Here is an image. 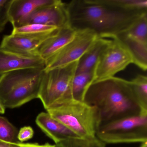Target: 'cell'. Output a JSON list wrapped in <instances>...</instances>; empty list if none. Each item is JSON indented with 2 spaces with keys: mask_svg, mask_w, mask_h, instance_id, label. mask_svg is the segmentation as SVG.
I'll list each match as a JSON object with an SVG mask.
<instances>
[{
  "mask_svg": "<svg viewBox=\"0 0 147 147\" xmlns=\"http://www.w3.org/2000/svg\"><path fill=\"white\" fill-rule=\"evenodd\" d=\"M103 1L123 11L147 12V0H103Z\"/></svg>",
  "mask_w": 147,
  "mask_h": 147,
  "instance_id": "19",
  "label": "cell"
},
{
  "mask_svg": "<svg viewBox=\"0 0 147 147\" xmlns=\"http://www.w3.org/2000/svg\"><path fill=\"white\" fill-rule=\"evenodd\" d=\"M76 33L69 25L60 28L42 45L38 55L46 62L72 41Z\"/></svg>",
  "mask_w": 147,
  "mask_h": 147,
  "instance_id": "15",
  "label": "cell"
},
{
  "mask_svg": "<svg viewBox=\"0 0 147 147\" xmlns=\"http://www.w3.org/2000/svg\"><path fill=\"white\" fill-rule=\"evenodd\" d=\"M44 68L23 69L0 77V102L5 108L19 107L38 93Z\"/></svg>",
  "mask_w": 147,
  "mask_h": 147,
  "instance_id": "3",
  "label": "cell"
},
{
  "mask_svg": "<svg viewBox=\"0 0 147 147\" xmlns=\"http://www.w3.org/2000/svg\"><path fill=\"white\" fill-rule=\"evenodd\" d=\"M17 128L5 117L0 116V140L13 143H20Z\"/></svg>",
  "mask_w": 147,
  "mask_h": 147,
  "instance_id": "22",
  "label": "cell"
},
{
  "mask_svg": "<svg viewBox=\"0 0 147 147\" xmlns=\"http://www.w3.org/2000/svg\"><path fill=\"white\" fill-rule=\"evenodd\" d=\"M133 94L141 107L147 111V77L138 75L130 81Z\"/></svg>",
  "mask_w": 147,
  "mask_h": 147,
  "instance_id": "18",
  "label": "cell"
},
{
  "mask_svg": "<svg viewBox=\"0 0 147 147\" xmlns=\"http://www.w3.org/2000/svg\"><path fill=\"white\" fill-rule=\"evenodd\" d=\"M111 38L117 40L128 51L133 63L144 71L147 69V20L142 18L127 30Z\"/></svg>",
  "mask_w": 147,
  "mask_h": 147,
  "instance_id": "7",
  "label": "cell"
},
{
  "mask_svg": "<svg viewBox=\"0 0 147 147\" xmlns=\"http://www.w3.org/2000/svg\"><path fill=\"white\" fill-rule=\"evenodd\" d=\"M57 30L50 34L44 35H19L11 33L4 37L0 47L22 55L39 56L38 50L42 45Z\"/></svg>",
  "mask_w": 147,
  "mask_h": 147,
  "instance_id": "10",
  "label": "cell"
},
{
  "mask_svg": "<svg viewBox=\"0 0 147 147\" xmlns=\"http://www.w3.org/2000/svg\"><path fill=\"white\" fill-rule=\"evenodd\" d=\"M112 39L95 66L94 82L113 77L129 64L133 63L128 51L117 40Z\"/></svg>",
  "mask_w": 147,
  "mask_h": 147,
  "instance_id": "8",
  "label": "cell"
},
{
  "mask_svg": "<svg viewBox=\"0 0 147 147\" xmlns=\"http://www.w3.org/2000/svg\"><path fill=\"white\" fill-rule=\"evenodd\" d=\"M5 111V108L3 106L1 102H0V114H4Z\"/></svg>",
  "mask_w": 147,
  "mask_h": 147,
  "instance_id": "27",
  "label": "cell"
},
{
  "mask_svg": "<svg viewBox=\"0 0 147 147\" xmlns=\"http://www.w3.org/2000/svg\"><path fill=\"white\" fill-rule=\"evenodd\" d=\"M54 145V147H105V144L97 137L92 139L70 138Z\"/></svg>",
  "mask_w": 147,
  "mask_h": 147,
  "instance_id": "21",
  "label": "cell"
},
{
  "mask_svg": "<svg viewBox=\"0 0 147 147\" xmlns=\"http://www.w3.org/2000/svg\"><path fill=\"white\" fill-rule=\"evenodd\" d=\"M95 68L75 74L71 84V96L73 99L83 101L87 89L94 81Z\"/></svg>",
  "mask_w": 147,
  "mask_h": 147,
  "instance_id": "17",
  "label": "cell"
},
{
  "mask_svg": "<svg viewBox=\"0 0 147 147\" xmlns=\"http://www.w3.org/2000/svg\"><path fill=\"white\" fill-rule=\"evenodd\" d=\"M46 111L79 137L86 139L96 137L100 119L94 107L71 98L57 103Z\"/></svg>",
  "mask_w": 147,
  "mask_h": 147,
  "instance_id": "4",
  "label": "cell"
},
{
  "mask_svg": "<svg viewBox=\"0 0 147 147\" xmlns=\"http://www.w3.org/2000/svg\"><path fill=\"white\" fill-rule=\"evenodd\" d=\"M96 136L105 144L147 141V112L101 125Z\"/></svg>",
  "mask_w": 147,
  "mask_h": 147,
  "instance_id": "6",
  "label": "cell"
},
{
  "mask_svg": "<svg viewBox=\"0 0 147 147\" xmlns=\"http://www.w3.org/2000/svg\"><path fill=\"white\" fill-rule=\"evenodd\" d=\"M111 41L107 38H98L78 61L76 74L94 68L100 55Z\"/></svg>",
  "mask_w": 147,
  "mask_h": 147,
  "instance_id": "16",
  "label": "cell"
},
{
  "mask_svg": "<svg viewBox=\"0 0 147 147\" xmlns=\"http://www.w3.org/2000/svg\"><path fill=\"white\" fill-rule=\"evenodd\" d=\"M78 61L63 67L44 69L38 98L45 110L63 100L72 98L71 84Z\"/></svg>",
  "mask_w": 147,
  "mask_h": 147,
  "instance_id": "5",
  "label": "cell"
},
{
  "mask_svg": "<svg viewBox=\"0 0 147 147\" xmlns=\"http://www.w3.org/2000/svg\"><path fill=\"white\" fill-rule=\"evenodd\" d=\"M34 135V131L30 126H24L20 129L18 133V138L20 142L28 141L32 138Z\"/></svg>",
  "mask_w": 147,
  "mask_h": 147,
  "instance_id": "24",
  "label": "cell"
},
{
  "mask_svg": "<svg viewBox=\"0 0 147 147\" xmlns=\"http://www.w3.org/2000/svg\"><path fill=\"white\" fill-rule=\"evenodd\" d=\"M83 101L97 109L100 126L147 112L138 103L130 81L115 76L93 82L87 89Z\"/></svg>",
  "mask_w": 147,
  "mask_h": 147,
  "instance_id": "2",
  "label": "cell"
},
{
  "mask_svg": "<svg viewBox=\"0 0 147 147\" xmlns=\"http://www.w3.org/2000/svg\"><path fill=\"white\" fill-rule=\"evenodd\" d=\"M36 122L38 126L55 144L69 138H80L47 112L39 113L36 118Z\"/></svg>",
  "mask_w": 147,
  "mask_h": 147,
  "instance_id": "14",
  "label": "cell"
},
{
  "mask_svg": "<svg viewBox=\"0 0 147 147\" xmlns=\"http://www.w3.org/2000/svg\"><path fill=\"white\" fill-rule=\"evenodd\" d=\"M98 38L92 31H77L72 41L45 62L44 69L63 67L79 61Z\"/></svg>",
  "mask_w": 147,
  "mask_h": 147,
  "instance_id": "9",
  "label": "cell"
},
{
  "mask_svg": "<svg viewBox=\"0 0 147 147\" xmlns=\"http://www.w3.org/2000/svg\"><path fill=\"white\" fill-rule=\"evenodd\" d=\"M22 143H13L0 140V147H20Z\"/></svg>",
  "mask_w": 147,
  "mask_h": 147,
  "instance_id": "26",
  "label": "cell"
},
{
  "mask_svg": "<svg viewBox=\"0 0 147 147\" xmlns=\"http://www.w3.org/2000/svg\"><path fill=\"white\" fill-rule=\"evenodd\" d=\"M45 61L39 56L22 55L0 47V77L23 69L45 67Z\"/></svg>",
  "mask_w": 147,
  "mask_h": 147,
  "instance_id": "12",
  "label": "cell"
},
{
  "mask_svg": "<svg viewBox=\"0 0 147 147\" xmlns=\"http://www.w3.org/2000/svg\"><path fill=\"white\" fill-rule=\"evenodd\" d=\"M59 28L55 26L38 24H31L13 28L12 34L19 35H38L50 34Z\"/></svg>",
  "mask_w": 147,
  "mask_h": 147,
  "instance_id": "20",
  "label": "cell"
},
{
  "mask_svg": "<svg viewBox=\"0 0 147 147\" xmlns=\"http://www.w3.org/2000/svg\"><path fill=\"white\" fill-rule=\"evenodd\" d=\"M140 147H147V141L142 142Z\"/></svg>",
  "mask_w": 147,
  "mask_h": 147,
  "instance_id": "28",
  "label": "cell"
},
{
  "mask_svg": "<svg viewBox=\"0 0 147 147\" xmlns=\"http://www.w3.org/2000/svg\"><path fill=\"white\" fill-rule=\"evenodd\" d=\"M31 24L50 26L59 29L69 25L67 4L57 0L54 4L38 9L31 15L26 25Z\"/></svg>",
  "mask_w": 147,
  "mask_h": 147,
  "instance_id": "11",
  "label": "cell"
},
{
  "mask_svg": "<svg viewBox=\"0 0 147 147\" xmlns=\"http://www.w3.org/2000/svg\"><path fill=\"white\" fill-rule=\"evenodd\" d=\"M69 25L76 31L89 30L102 38H111L127 30L147 12L128 11L102 0H74L67 4Z\"/></svg>",
  "mask_w": 147,
  "mask_h": 147,
  "instance_id": "1",
  "label": "cell"
},
{
  "mask_svg": "<svg viewBox=\"0 0 147 147\" xmlns=\"http://www.w3.org/2000/svg\"><path fill=\"white\" fill-rule=\"evenodd\" d=\"M12 0H0V33L9 22L8 10Z\"/></svg>",
  "mask_w": 147,
  "mask_h": 147,
  "instance_id": "23",
  "label": "cell"
},
{
  "mask_svg": "<svg viewBox=\"0 0 147 147\" xmlns=\"http://www.w3.org/2000/svg\"><path fill=\"white\" fill-rule=\"evenodd\" d=\"M55 145L50 144H38V143H22L20 147H54Z\"/></svg>",
  "mask_w": 147,
  "mask_h": 147,
  "instance_id": "25",
  "label": "cell"
},
{
  "mask_svg": "<svg viewBox=\"0 0 147 147\" xmlns=\"http://www.w3.org/2000/svg\"><path fill=\"white\" fill-rule=\"evenodd\" d=\"M57 0H12L9 10V22L13 28L26 24L31 15L38 9L52 5Z\"/></svg>",
  "mask_w": 147,
  "mask_h": 147,
  "instance_id": "13",
  "label": "cell"
}]
</instances>
